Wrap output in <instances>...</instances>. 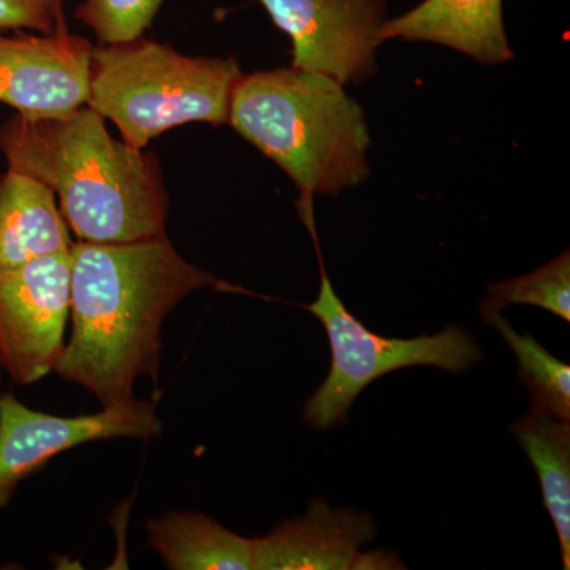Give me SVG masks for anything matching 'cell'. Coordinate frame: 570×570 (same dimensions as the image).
Instances as JSON below:
<instances>
[{
  "label": "cell",
  "instance_id": "2",
  "mask_svg": "<svg viewBox=\"0 0 570 570\" xmlns=\"http://www.w3.org/2000/svg\"><path fill=\"white\" fill-rule=\"evenodd\" d=\"M10 170L32 176L59 200L82 243H130L164 236L170 198L159 160L112 137L88 105L58 116L14 115L0 126Z\"/></svg>",
  "mask_w": 570,
  "mask_h": 570
},
{
  "label": "cell",
  "instance_id": "7",
  "mask_svg": "<svg viewBox=\"0 0 570 570\" xmlns=\"http://www.w3.org/2000/svg\"><path fill=\"white\" fill-rule=\"evenodd\" d=\"M292 40V67L362 85L377 69L385 0H261Z\"/></svg>",
  "mask_w": 570,
  "mask_h": 570
},
{
  "label": "cell",
  "instance_id": "4",
  "mask_svg": "<svg viewBox=\"0 0 570 570\" xmlns=\"http://www.w3.org/2000/svg\"><path fill=\"white\" fill-rule=\"evenodd\" d=\"M242 77L235 58H194L142 37L97 45L88 107L115 124L124 141L145 149L183 124L228 122Z\"/></svg>",
  "mask_w": 570,
  "mask_h": 570
},
{
  "label": "cell",
  "instance_id": "8",
  "mask_svg": "<svg viewBox=\"0 0 570 570\" xmlns=\"http://www.w3.org/2000/svg\"><path fill=\"white\" fill-rule=\"evenodd\" d=\"M163 430L149 403L124 401L102 412L59 417L24 406L11 393L0 395V509L9 504L22 480L59 453L104 439H151Z\"/></svg>",
  "mask_w": 570,
  "mask_h": 570
},
{
  "label": "cell",
  "instance_id": "3",
  "mask_svg": "<svg viewBox=\"0 0 570 570\" xmlns=\"http://www.w3.org/2000/svg\"><path fill=\"white\" fill-rule=\"evenodd\" d=\"M228 124L294 181L296 208L313 238L314 197H335L370 176L365 111L325 75L292 66L243 75Z\"/></svg>",
  "mask_w": 570,
  "mask_h": 570
},
{
  "label": "cell",
  "instance_id": "10",
  "mask_svg": "<svg viewBox=\"0 0 570 570\" xmlns=\"http://www.w3.org/2000/svg\"><path fill=\"white\" fill-rule=\"evenodd\" d=\"M374 535L373 517L332 509L325 499H314L305 517L285 521L266 538L255 539V569H354L360 550Z\"/></svg>",
  "mask_w": 570,
  "mask_h": 570
},
{
  "label": "cell",
  "instance_id": "19",
  "mask_svg": "<svg viewBox=\"0 0 570 570\" xmlns=\"http://www.w3.org/2000/svg\"><path fill=\"white\" fill-rule=\"evenodd\" d=\"M51 2L55 9L58 10V13L63 17V0H51Z\"/></svg>",
  "mask_w": 570,
  "mask_h": 570
},
{
  "label": "cell",
  "instance_id": "1",
  "mask_svg": "<svg viewBox=\"0 0 570 570\" xmlns=\"http://www.w3.org/2000/svg\"><path fill=\"white\" fill-rule=\"evenodd\" d=\"M205 287L250 294L189 264L167 235L77 243L70 249L71 335L52 371L104 407L134 400L138 379L156 381L165 317Z\"/></svg>",
  "mask_w": 570,
  "mask_h": 570
},
{
  "label": "cell",
  "instance_id": "16",
  "mask_svg": "<svg viewBox=\"0 0 570 570\" xmlns=\"http://www.w3.org/2000/svg\"><path fill=\"white\" fill-rule=\"evenodd\" d=\"M489 296L480 302L479 309L482 318L497 314L512 305H530L542 307L570 322V254L562 253L560 257L535 269L530 275L490 284L487 287Z\"/></svg>",
  "mask_w": 570,
  "mask_h": 570
},
{
  "label": "cell",
  "instance_id": "13",
  "mask_svg": "<svg viewBox=\"0 0 570 570\" xmlns=\"http://www.w3.org/2000/svg\"><path fill=\"white\" fill-rule=\"evenodd\" d=\"M148 543L174 570H253L255 539L235 534L198 512L148 521Z\"/></svg>",
  "mask_w": 570,
  "mask_h": 570
},
{
  "label": "cell",
  "instance_id": "12",
  "mask_svg": "<svg viewBox=\"0 0 570 570\" xmlns=\"http://www.w3.org/2000/svg\"><path fill=\"white\" fill-rule=\"evenodd\" d=\"M71 246L50 187L10 168L0 174V272L45 255L69 253Z\"/></svg>",
  "mask_w": 570,
  "mask_h": 570
},
{
  "label": "cell",
  "instance_id": "15",
  "mask_svg": "<svg viewBox=\"0 0 570 570\" xmlns=\"http://www.w3.org/2000/svg\"><path fill=\"white\" fill-rule=\"evenodd\" d=\"M494 326L519 360V376L530 392L531 412L570 420V366L540 346L531 335H519L501 314L483 318Z\"/></svg>",
  "mask_w": 570,
  "mask_h": 570
},
{
  "label": "cell",
  "instance_id": "18",
  "mask_svg": "<svg viewBox=\"0 0 570 570\" xmlns=\"http://www.w3.org/2000/svg\"><path fill=\"white\" fill-rule=\"evenodd\" d=\"M21 29L63 33L67 32V22L51 0H0V33Z\"/></svg>",
  "mask_w": 570,
  "mask_h": 570
},
{
  "label": "cell",
  "instance_id": "14",
  "mask_svg": "<svg viewBox=\"0 0 570 570\" xmlns=\"http://www.w3.org/2000/svg\"><path fill=\"white\" fill-rule=\"evenodd\" d=\"M510 433L531 461L542 489L558 540L562 566L570 569V425L549 415L530 414L517 420Z\"/></svg>",
  "mask_w": 570,
  "mask_h": 570
},
{
  "label": "cell",
  "instance_id": "9",
  "mask_svg": "<svg viewBox=\"0 0 570 570\" xmlns=\"http://www.w3.org/2000/svg\"><path fill=\"white\" fill-rule=\"evenodd\" d=\"M94 45L63 33H0V104L28 118L88 105Z\"/></svg>",
  "mask_w": 570,
  "mask_h": 570
},
{
  "label": "cell",
  "instance_id": "11",
  "mask_svg": "<svg viewBox=\"0 0 570 570\" xmlns=\"http://www.w3.org/2000/svg\"><path fill=\"white\" fill-rule=\"evenodd\" d=\"M393 39L441 45L483 66L513 59L502 0H423L407 13L385 21L382 43Z\"/></svg>",
  "mask_w": 570,
  "mask_h": 570
},
{
  "label": "cell",
  "instance_id": "17",
  "mask_svg": "<svg viewBox=\"0 0 570 570\" xmlns=\"http://www.w3.org/2000/svg\"><path fill=\"white\" fill-rule=\"evenodd\" d=\"M167 0H82L75 20L88 26L100 45L140 39Z\"/></svg>",
  "mask_w": 570,
  "mask_h": 570
},
{
  "label": "cell",
  "instance_id": "6",
  "mask_svg": "<svg viewBox=\"0 0 570 570\" xmlns=\"http://www.w3.org/2000/svg\"><path fill=\"white\" fill-rule=\"evenodd\" d=\"M70 318V250L0 272V367L18 385L55 370Z\"/></svg>",
  "mask_w": 570,
  "mask_h": 570
},
{
  "label": "cell",
  "instance_id": "5",
  "mask_svg": "<svg viewBox=\"0 0 570 570\" xmlns=\"http://www.w3.org/2000/svg\"><path fill=\"white\" fill-rule=\"evenodd\" d=\"M321 265V292L306 306L325 326L332 348V367L321 389L307 400L303 417L316 430L344 422L356 396L376 379L407 366H436L460 374L482 362L478 341L459 325H449L438 335L387 337L370 332L341 302L326 275L324 258L314 239Z\"/></svg>",
  "mask_w": 570,
  "mask_h": 570
}]
</instances>
